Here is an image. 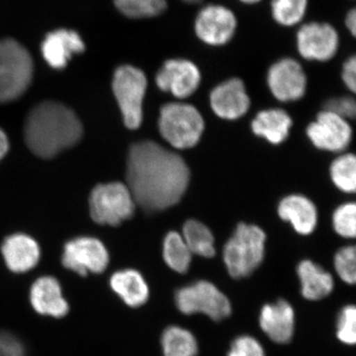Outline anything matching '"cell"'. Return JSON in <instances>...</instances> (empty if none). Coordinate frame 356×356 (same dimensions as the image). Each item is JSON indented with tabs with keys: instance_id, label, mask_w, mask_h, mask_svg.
Segmentation results:
<instances>
[{
	"instance_id": "cell-37",
	"label": "cell",
	"mask_w": 356,
	"mask_h": 356,
	"mask_svg": "<svg viewBox=\"0 0 356 356\" xmlns=\"http://www.w3.org/2000/svg\"><path fill=\"white\" fill-rule=\"evenodd\" d=\"M344 26H346V30L350 32L351 36L355 37L356 10L355 8L350 9V10L346 13V18H344Z\"/></svg>"
},
{
	"instance_id": "cell-14",
	"label": "cell",
	"mask_w": 356,
	"mask_h": 356,
	"mask_svg": "<svg viewBox=\"0 0 356 356\" xmlns=\"http://www.w3.org/2000/svg\"><path fill=\"white\" fill-rule=\"evenodd\" d=\"M307 135L318 149L339 152L350 145L353 130L346 119L324 110L308 126Z\"/></svg>"
},
{
	"instance_id": "cell-28",
	"label": "cell",
	"mask_w": 356,
	"mask_h": 356,
	"mask_svg": "<svg viewBox=\"0 0 356 356\" xmlns=\"http://www.w3.org/2000/svg\"><path fill=\"white\" fill-rule=\"evenodd\" d=\"M114 4L124 16L132 19L156 17L168 9L166 0H114Z\"/></svg>"
},
{
	"instance_id": "cell-22",
	"label": "cell",
	"mask_w": 356,
	"mask_h": 356,
	"mask_svg": "<svg viewBox=\"0 0 356 356\" xmlns=\"http://www.w3.org/2000/svg\"><path fill=\"white\" fill-rule=\"evenodd\" d=\"M301 294L308 301H320L329 296L334 287L332 276L313 261H303L297 267Z\"/></svg>"
},
{
	"instance_id": "cell-20",
	"label": "cell",
	"mask_w": 356,
	"mask_h": 356,
	"mask_svg": "<svg viewBox=\"0 0 356 356\" xmlns=\"http://www.w3.org/2000/svg\"><path fill=\"white\" fill-rule=\"evenodd\" d=\"M109 285L114 294L130 308H140L149 301V284L136 269L116 271L110 277Z\"/></svg>"
},
{
	"instance_id": "cell-29",
	"label": "cell",
	"mask_w": 356,
	"mask_h": 356,
	"mask_svg": "<svg viewBox=\"0 0 356 356\" xmlns=\"http://www.w3.org/2000/svg\"><path fill=\"white\" fill-rule=\"evenodd\" d=\"M331 177L337 188L346 193H353L356 188L355 154H346L334 159L331 166Z\"/></svg>"
},
{
	"instance_id": "cell-21",
	"label": "cell",
	"mask_w": 356,
	"mask_h": 356,
	"mask_svg": "<svg viewBox=\"0 0 356 356\" xmlns=\"http://www.w3.org/2000/svg\"><path fill=\"white\" fill-rule=\"evenodd\" d=\"M278 214L281 219L291 222L295 231L301 235H309L317 226V209L304 196L291 195L283 199L278 207Z\"/></svg>"
},
{
	"instance_id": "cell-24",
	"label": "cell",
	"mask_w": 356,
	"mask_h": 356,
	"mask_svg": "<svg viewBox=\"0 0 356 356\" xmlns=\"http://www.w3.org/2000/svg\"><path fill=\"white\" fill-rule=\"evenodd\" d=\"M163 356H197L198 341L188 330L179 325H170L161 337Z\"/></svg>"
},
{
	"instance_id": "cell-25",
	"label": "cell",
	"mask_w": 356,
	"mask_h": 356,
	"mask_svg": "<svg viewBox=\"0 0 356 356\" xmlns=\"http://www.w3.org/2000/svg\"><path fill=\"white\" fill-rule=\"evenodd\" d=\"M182 238L192 254L200 255L207 259L216 254L214 236L201 222L189 220L185 222Z\"/></svg>"
},
{
	"instance_id": "cell-30",
	"label": "cell",
	"mask_w": 356,
	"mask_h": 356,
	"mask_svg": "<svg viewBox=\"0 0 356 356\" xmlns=\"http://www.w3.org/2000/svg\"><path fill=\"white\" fill-rule=\"evenodd\" d=\"M334 268L339 277L346 284L355 285L356 281V250L355 245L341 248L334 255Z\"/></svg>"
},
{
	"instance_id": "cell-36",
	"label": "cell",
	"mask_w": 356,
	"mask_h": 356,
	"mask_svg": "<svg viewBox=\"0 0 356 356\" xmlns=\"http://www.w3.org/2000/svg\"><path fill=\"white\" fill-rule=\"evenodd\" d=\"M341 79H343L346 88L353 92L356 89V58L355 55L351 56L344 62L341 69Z\"/></svg>"
},
{
	"instance_id": "cell-12",
	"label": "cell",
	"mask_w": 356,
	"mask_h": 356,
	"mask_svg": "<svg viewBox=\"0 0 356 356\" xmlns=\"http://www.w3.org/2000/svg\"><path fill=\"white\" fill-rule=\"evenodd\" d=\"M267 83L276 99L295 102L305 95L307 76L299 62L292 58H283L269 67Z\"/></svg>"
},
{
	"instance_id": "cell-17",
	"label": "cell",
	"mask_w": 356,
	"mask_h": 356,
	"mask_svg": "<svg viewBox=\"0 0 356 356\" xmlns=\"http://www.w3.org/2000/svg\"><path fill=\"white\" fill-rule=\"evenodd\" d=\"M295 311L286 300H278L262 307L259 327L273 343L286 344L295 332Z\"/></svg>"
},
{
	"instance_id": "cell-1",
	"label": "cell",
	"mask_w": 356,
	"mask_h": 356,
	"mask_svg": "<svg viewBox=\"0 0 356 356\" xmlns=\"http://www.w3.org/2000/svg\"><path fill=\"white\" fill-rule=\"evenodd\" d=\"M188 166L181 156L152 140L132 145L127 161V186L135 203L147 212L179 202L189 184Z\"/></svg>"
},
{
	"instance_id": "cell-4",
	"label": "cell",
	"mask_w": 356,
	"mask_h": 356,
	"mask_svg": "<svg viewBox=\"0 0 356 356\" xmlns=\"http://www.w3.org/2000/svg\"><path fill=\"white\" fill-rule=\"evenodd\" d=\"M32 77L33 60L27 49L15 40H0V102L20 97Z\"/></svg>"
},
{
	"instance_id": "cell-2",
	"label": "cell",
	"mask_w": 356,
	"mask_h": 356,
	"mask_svg": "<svg viewBox=\"0 0 356 356\" xmlns=\"http://www.w3.org/2000/svg\"><path fill=\"white\" fill-rule=\"evenodd\" d=\"M83 131L81 120L72 109L58 102H46L28 114L24 136L33 154L51 159L76 145Z\"/></svg>"
},
{
	"instance_id": "cell-18",
	"label": "cell",
	"mask_w": 356,
	"mask_h": 356,
	"mask_svg": "<svg viewBox=\"0 0 356 356\" xmlns=\"http://www.w3.org/2000/svg\"><path fill=\"white\" fill-rule=\"evenodd\" d=\"M7 268L13 273H25L36 267L41 259L38 243L24 234L7 236L1 245Z\"/></svg>"
},
{
	"instance_id": "cell-10",
	"label": "cell",
	"mask_w": 356,
	"mask_h": 356,
	"mask_svg": "<svg viewBox=\"0 0 356 356\" xmlns=\"http://www.w3.org/2000/svg\"><path fill=\"white\" fill-rule=\"evenodd\" d=\"M339 40V32L331 23L311 21L297 31V50L307 60L327 62L337 55Z\"/></svg>"
},
{
	"instance_id": "cell-40",
	"label": "cell",
	"mask_w": 356,
	"mask_h": 356,
	"mask_svg": "<svg viewBox=\"0 0 356 356\" xmlns=\"http://www.w3.org/2000/svg\"><path fill=\"white\" fill-rule=\"evenodd\" d=\"M184 1L189 2V3H196L199 0H184Z\"/></svg>"
},
{
	"instance_id": "cell-39",
	"label": "cell",
	"mask_w": 356,
	"mask_h": 356,
	"mask_svg": "<svg viewBox=\"0 0 356 356\" xmlns=\"http://www.w3.org/2000/svg\"><path fill=\"white\" fill-rule=\"evenodd\" d=\"M238 1L242 2L245 6H255V4L261 2L262 0H238Z\"/></svg>"
},
{
	"instance_id": "cell-32",
	"label": "cell",
	"mask_w": 356,
	"mask_h": 356,
	"mask_svg": "<svg viewBox=\"0 0 356 356\" xmlns=\"http://www.w3.org/2000/svg\"><path fill=\"white\" fill-rule=\"evenodd\" d=\"M332 224L339 236L343 238H355L356 235V205L346 203L339 206L334 213Z\"/></svg>"
},
{
	"instance_id": "cell-19",
	"label": "cell",
	"mask_w": 356,
	"mask_h": 356,
	"mask_svg": "<svg viewBox=\"0 0 356 356\" xmlns=\"http://www.w3.org/2000/svg\"><path fill=\"white\" fill-rule=\"evenodd\" d=\"M86 50L81 35L67 29H58L49 33L42 43V55L53 69L62 70L74 54Z\"/></svg>"
},
{
	"instance_id": "cell-13",
	"label": "cell",
	"mask_w": 356,
	"mask_h": 356,
	"mask_svg": "<svg viewBox=\"0 0 356 356\" xmlns=\"http://www.w3.org/2000/svg\"><path fill=\"white\" fill-rule=\"evenodd\" d=\"M200 70L186 58L166 60L156 76V83L161 90L170 92L180 99L193 95L200 86Z\"/></svg>"
},
{
	"instance_id": "cell-34",
	"label": "cell",
	"mask_w": 356,
	"mask_h": 356,
	"mask_svg": "<svg viewBox=\"0 0 356 356\" xmlns=\"http://www.w3.org/2000/svg\"><path fill=\"white\" fill-rule=\"evenodd\" d=\"M325 110L337 114L343 119H353L355 117V102L353 97L343 96V97L332 98L325 103Z\"/></svg>"
},
{
	"instance_id": "cell-33",
	"label": "cell",
	"mask_w": 356,
	"mask_h": 356,
	"mask_svg": "<svg viewBox=\"0 0 356 356\" xmlns=\"http://www.w3.org/2000/svg\"><path fill=\"white\" fill-rule=\"evenodd\" d=\"M227 356H266V351L255 337L243 334L234 339Z\"/></svg>"
},
{
	"instance_id": "cell-27",
	"label": "cell",
	"mask_w": 356,
	"mask_h": 356,
	"mask_svg": "<svg viewBox=\"0 0 356 356\" xmlns=\"http://www.w3.org/2000/svg\"><path fill=\"white\" fill-rule=\"evenodd\" d=\"M308 7L309 0H271V16L276 24L291 28L302 23Z\"/></svg>"
},
{
	"instance_id": "cell-15",
	"label": "cell",
	"mask_w": 356,
	"mask_h": 356,
	"mask_svg": "<svg viewBox=\"0 0 356 356\" xmlns=\"http://www.w3.org/2000/svg\"><path fill=\"white\" fill-rule=\"evenodd\" d=\"M29 303L33 310L44 317L63 318L70 313L69 301L60 281L54 276H41L32 283Z\"/></svg>"
},
{
	"instance_id": "cell-23",
	"label": "cell",
	"mask_w": 356,
	"mask_h": 356,
	"mask_svg": "<svg viewBox=\"0 0 356 356\" xmlns=\"http://www.w3.org/2000/svg\"><path fill=\"white\" fill-rule=\"evenodd\" d=\"M292 120L289 115L281 109L264 110L257 115L252 123L254 133L274 145L286 140Z\"/></svg>"
},
{
	"instance_id": "cell-35",
	"label": "cell",
	"mask_w": 356,
	"mask_h": 356,
	"mask_svg": "<svg viewBox=\"0 0 356 356\" xmlns=\"http://www.w3.org/2000/svg\"><path fill=\"white\" fill-rule=\"evenodd\" d=\"M0 356H26L24 343L13 332L0 331Z\"/></svg>"
},
{
	"instance_id": "cell-31",
	"label": "cell",
	"mask_w": 356,
	"mask_h": 356,
	"mask_svg": "<svg viewBox=\"0 0 356 356\" xmlns=\"http://www.w3.org/2000/svg\"><path fill=\"white\" fill-rule=\"evenodd\" d=\"M337 337L346 346H355L356 341V308L346 305L337 316Z\"/></svg>"
},
{
	"instance_id": "cell-26",
	"label": "cell",
	"mask_w": 356,
	"mask_h": 356,
	"mask_svg": "<svg viewBox=\"0 0 356 356\" xmlns=\"http://www.w3.org/2000/svg\"><path fill=\"white\" fill-rule=\"evenodd\" d=\"M163 254L165 264L175 273L184 274L188 271L192 254L182 236L177 232H170L166 235L163 241Z\"/></svg>"
},
{
	"instance_id": "cell-6",
	"label": "cell",
	"mask_w": 356,
	"mask_h": 356,
	"mask_svg": "<svg viewBox=\"0 0 356 356\" xmlns=\"http://www.w3.org/2000/svg\"><path fill=\"white\" fill-rule=\"evenodd\" d=\"M175 302L180 313L187 316L202 314L215 322L229 318L233 310L228 297L216 285L206 280L178 289Z\"/></svg>"
},
{
	"instance_id": "cell-5",
	"label": "cell",
	"mask_w": 356,
	"mask_h": 356,
	"mask_svg": "<svg viewBox=\"0 0 356 356\" xmlns=\"http://www.w3.org/2000/svg\"><path fill=\"white\" fill-rule=\"evenodd\" d=\"M159 129L166 142L177 149H189L200 140L204 121L200 112L192 105L172 102L163 105Z\"/></svg>"
},
{
	"instance_id": "cell-8",
	"label": "cell",
	"mask_w": 356,
	"mask_h": 356,
	"mask_svg": "<svg viewBox=\"0 0 356 356\" xmlns=\"http://www.w3.org/2000/svg\"><path fill=\"white\" fill-rule=\"evenodd\" d=\"M89 208L91 218L97 224L118 226L133 216L136 203L127 184L110 182L93 188Z\"/></svg>"
},
{
	"instance_id": "cell-7",
	"label": "cell",
	"mask_w": 356,
	"mask_h": 356,
	"mask_svg": "<svg viewBox=\"0 0 356 356\" xmlns=\"http://www.w3.org/2000/svg\"><path fill=\"white\" fill-rule=\"evenodd\" d=\"M147 86V76L142 70L124 65L115 70L112 88L123 115L124 124L131 130H136L142 124Z\"/></svg>"
},
{
	"instance_id": "cell-11",
	"label": "cell",
	"mask_w": 356,
	"mask_h": 356,
	"mask_svg": "<svg viewBox=\"0 0 356 356\" xmlns=\"http://www.w3.org/2000/svg\"><path fill=\"white\" fill-rule=\"evenodd\" d=\"M110 261L108 250L102 242L90 236H81L65 243L62 264L81 276L104 273Z\"/></svg>"
},
{
	"instance_id": "cell-16",
	"label": "cell",
	"mask_w": 356,
	"mask_h": 356,
	"mask_svg": "<svg viewBox=\"0 0 356 356\" xmlns=\"http://www.w3.org/2000/svg\"><path fill=\"white\" fill-rule=\"evenodd\" d=\"M210 103L218 116L236 120L247 113L250 100L242 79H229L213 89Z\"/></svg>"
},
{
	"instance_id": "cell-3",
	"label": "cell",
	"mask_w": 356,
	"mask_h": 356,
	"mask_svg": "<svg viewBox=\"0 0 356 356\" xmlns=\"http://www.w3.org/2000/svg\"><path fill=\"white\" fill-rule=\"evenodd\" d=\"M266 236L259 227L241 222L224 248L225 266L235 280L248 277L259 268L266 254Z\"/></svg>"
},
{
	"instance_id": "cell-9",
	"label": "cell",
	"mask_w": 356,
	"mask_h": 356,
	"mask_svg": "<svg viewBox=\"0 0 356 356\" xmlns=\"http://www.w3.org/2000/svg\"><path fill=\"white\" fill-rule=\"evenodd\" d=\"M238 18L231 8L222 4H207L198 11L194 20V33L199 41L210 47L229 44L236 36Z\"/></svg>"
},
{
	"instance_id": "cell-38",
	"label": "cell",
	"mask_w": 356,
	"mask_h": 356,
	"mask_svg": "<svg viewBox=\"0 0 356 356\" xmlns=\"http://www.w3.org/2000/svg\"><path fill=\"white\" fill-rule=\"evenodd\" d=\"M9 149L8 139H7L6 133L0 130V161L3 159Z\"/></svg>"
}]
</instances>
